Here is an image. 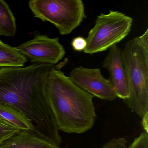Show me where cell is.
<instances>
[{
  "label": "cell",
  "mask_w": 148,
  "mask_h": 148,
  "mask_svg": "<svg viewBox=\"0 0 148 148\" xmlns=\"http://www.w3.org/2000/svg\"><path fill=\"white\" fill-rule=\"evenodd\" d=\"M54 65L0 67V103L16 108L32 122L38 136L59 145L62 139L45 91L47 75Z\"/></svg>",
  "instance_id": "1"
},
{
  "label": "cell",
  "mask_w": 148,
  "mask_h": 148,
  "mask_svg": "<svg viewBox=\"0 0 148 148\" xmlns=\"http://www.w3.org/2000/svg\"><path fill=\"white\" fill-rule=\"evenodd\" d=\"M66 64L64 61L50 69L46 93L59 130L81 134L94 126L97 117L94 97L74 84L60 71Z\"/></svg>",
  "instance_id": "2"
},
{
  "label": "cell",
  "mask_w": 148,
  "mask_h": 148,
  "mask_svg": "<svg viewBox=\"0 0 148 148\" xmlns=\"http://www.w3.org/2000/svg\"><path fill=\"white\" fill-rule=\"evenodd\" d=\"M122 51L129 89L125 103L142 119L148 113V29Z\"/></svg>",
  "instance_id": "3"
},
{
  "label": "cell",
  "mask_w": 148,
  "mask_h": 148,
  "mask_svg": "<svg viewBox=\"0 0 148 148\" xmlns=\"http://www.w3.org/2000/svg\"><path fill=\"white\" fill-rule=\"evenodd\" d=\"M35 18L54 25L62 35L70 34L86 18L81 0H31Z\"/></svg>",
  "instance_id": "4"
},
{
  "label": "cell",
  "mask_w": 148,
  "mask_h": 148,
  "mask_svg": "<svg viewBox=\"0 0 148 148\" xmlns=\"http://www.w3.org/2000/svg\"><path fill=\"white\" fill-rule=\"evenodd\" d=\"M132 19L123 13L110 10L107 14L97 16L94 27L86 38L87 54L104 51L122 41L131 29Z\"/></svg>",
  "instance_id": "5"
},
{
  "label": "cell",
  "mask_w": 148,
  "mask_h": 148,
  "mask_svg": "<svg viewBox=\"0 0 148 148\" xmlns=\"http://www.w3.org/2000/svg\"><path fill=\"white\" fill-rule=\"evenodd\" d=\"M17 50L32 63L55 65L65 55L64 47L58 38H51L46 35L36 34L34 38L16 47Z\"/></svg>",
  "instance_id": "6"
},
{
  "label": "cell",
  "mask_w": 148,
  "mask_h": 148,
  "mask_svg": "<svg viewBox=\"0 0 148 148\" xmlns=\"http://www.w3.org/2000/svg\"><path fill=\"white\" fill-rule=\"evenodd\" d=\"M69 78L74 84L93 97L108 101L117 97L110 82L103 77L100 69L75 67L71 71Z\"/></svg>",
  "instance_id": "7"
},
{
  "label": "cell",
  "mask_w": 148,
  "mask_h": 148,
  "mask_svg": "<svg viewBox=\"0 0 148 148\" xmlns=\"http://www.w3.org/2000/svg\"><path fill=\"white\" fill-rule=\"evenodd\" d=\"M102 66L109 71L110 77L108 79L114 89L116 97L124 100L127 99L129 96L127 75L122 51L117 45L109 48Z\"/></svg>",
  "instance_id": "8"
},
{
  "label": "cell",
  "mask_w": 148,
  "mask_h": 148,
  "mask_svg": "<svg viewBox=\"0 0 148 148\" xmlns=\"http://www.w3.org/2000/svg\"><path fill=\"white\" fill-rule=\"evenodd\" d=\"M0 148H60L32 131L20 130L0 144Z\"/></svg>",
  "instance_id": "9"
},
{
  "label": "cell",
  "mask_w": 148,
  "mask_h": 148,
  "mask_svg": "<svg viewBox=\"0 0 148 148\" xmlns=\"http://www.w3.org/2000/svg\"><path fill=\"white\" fill-rule=\"evenodd\" d=\"M0 118L20 130L32 131L35 127L21 112L12 106L0 103Z\"/></svg>",
  "instance_id": "10"
},
{
  "label": "cell",
  "mask_w": 148,
  "mask_h": 148,
  "mask_svg": "<svg viewBox=\"0 0 148 148\" xmlns=\"http://www.w3.org/2000/svg\"><path fill=\"white\" fill-rule=\"evenodd\" d=\"M28 61L16 47L3 43L0 40V67H23Z\"/></svg>",
  "instance_id": "11"
},
{
  "label": "cell",
  "mask_w": 148,
  "mask_h": 148,
  "mask_svg": "<svg viewBox=\"0 0 148 148\" xmlns=\"http://www.w3.org/2000/svg\"><path fill=\"white\" fill-rule=\"evenodd\" d=\"M16 32L14 15L7 3L0 0V36L14 37Z\"/></svg>",
  "instance_id": "12"
},
{
  "label": "cell",
  "mask_w": 148,
  "mask_h": 148,
  "mask_svg": "<svg viewBox=\"0 0 148 148\" xmlns=\"http://www.w3.org/2000/svg\"><path fill=\"white\" fill-rule=\"evenodd\" d=\"M20 131L0 118V144Z\"/></svg>",
  "instance_id": "13"
},
{
  "label": "cell",
  "mask_w": 148,
  "mask_h": 148,
  "mask_svg": "<svg viewBox=\"0 0 148 148\" xmlns=\"http://www.w3.org/2000/svg\"><path fill=\"white\" fill-rule=\"evenodd\" d=\"M128 148H148V133L145 132H141Z\"/></svg>",
  "instance_id": "14"
},
{
  "label": "cell",
  "mask_w": 148,
  "mask_h": 148,
  "mask_svg": "<svg viewBox=\"0 0 148 148\" xmlns=\"http://www.w3.org/2000/svg\"><path fill=\"white\" fill-rule=\"evenodd\" d=\"M127 141L125 138H113L106 143L102 148H128Z\"/></svg>",
  "instance_id": "15"
},
{
  "label": "cell",
  "mask_w": 148,
  "mask_h": 148,
  "mask_svg": "<svg viewBox=\"0 0 148 148\" xmlns=\"http://www.w3.org/2000/svg\"><path fill=\"white\" fill-rule=\"evenodd\" d=\"M87 45L86 38L84 37H78L74 38L72 40L71 46L73 49L76 51H84Z\"/></svg>",
  "instance_id": "16"
},
{
  "label": "cell",
  "mask_w": 148,
  "mask_h": 148,
  "mask_svg": "<svg viewBox=\"0 0 148 148\" xmlns=\"http://www.w3.org/2000/svg\"><path fill=\"white\" fill-rule=\"evenodd\" d=\"M142 125L145 132L148 133V113H146L142 118Z\"/></svg>",
  "instance_id": "17"
}]
</instances>
